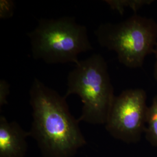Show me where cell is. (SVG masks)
I'll use <instances>...</instances> for the list:
<instances>
[{
	"label": "cell",
	"instance_id": "cell-11",
	"mask_svg": "<svg viewBox=\"0 0 157 157\" xmlns=\"http://www.w3.org/2000/svg\"><path fill=\"white\" fill-rule=\"evenodd\" d=\"M154 54H155V62L154 64V77L157 82V44L155 47Z\"/></svg>",
	"mask_w": 157,
	"mask_h": 157
},
{
	"label": "cell",
	"instance_id": "cell-6",
	"mask_svg": "<svg viewBox=\"0 0 157 157\" xmlns=\"http://www.w3.org/2000/svg\"><path fill=\"white\" fill-rule=\"evenodd\" d=\"M29 136L16 122H9L0 117V157H25L27 152L26 139Z\"/></svg>",
	"mask_w": 157,
	"mask_h": 157
},
{
	"label": "cell",
	"instance_id": "cell-9",
	"mask_svg": "<svg viewBox=\"0 0 157 157\" xmlns=\"http://www.w3.org/2000/svg\"><path fill=\"white\" fill-rule=\"evenodd\" d=\"M15 2L12 0L0 1V19H6L13 17L15 10Z\"/></svg>",
	"mask_w": 157,
	"mask_h": 157
},
{
	"label": "cell",
	"instance_id": "cell-10",
	"mask_svg": "<svg viewBox=\"0 0 157 157\" xmlns=\"http://www.w3.org/2000/svg\"><path fill=\"white\" fill-rule=\"evenodd\" d=\"M9 83L4 79L0 80V108L8 104L7 98L10 94Z\"/></svg>",
	"mask_w": 157,
	"mask_h": 157
},
{
	"label": "cell",
	"instance_id": "cell-3",
	"mask_svg": "<svg viewBox=\"0 0 157 157\" xmlns=\"http://www.w3.org/2000/svg\"><path fill=\"white\" fill-rule=\"evenodd\" d=\"M28 36L33 58L48 64H77L80 54L93 49L86 26L74 17L41 19Z\"/></svg>",
	"mask_w": 157,
	"mask_h": 157
},
{
	"label": "cell",
	"instance_id": "cell-4",
	"mask_svg": "<svg viewBox=\"0 0 157 157\" xmlns=\"http://www.w3.org/2000/svg\"><path fill=\"white\" fill-rule=\"evenodd\" d=\"M101 47L114 51L126 67H142L146 56L157 44V22L137 13L122 22L102 23L94 31Z\"/></svg>",
	"mask_w": 157,
	"mask_h": 157
},
{
	"label": "cell",
	"instance_id": "cell-2",
	"mask_svg": "<svg viewBox=\"0 0 157 157\" xmlns=\"http://www.w3.org/2000/svg\"><path fill=\"white\" fill-rule=\"evenodd\" d=\"M77 94L83 103L78 122L105 124L115 96L107 62L99 54L80 61L68 73L64 97Z\"/></svg>",
	"mask_w": 157,
	"mask_h": 157
},
{
	"label": "cell",
	"instance_id": "cell-5",
	"mask_svg": "<svg viewBox=\"0 0 157 157\" xmlns=\"http://www.w3.org/2000/svg\"><path fill=\"white\" fill-rule=\"evenodd\" d=\"M142 89L123 91L115 96L105 124L107 132L116 139L136 143L145 133L148 106Z\"/></svg>",
	"mask_w": 157,
	"mask_h": 157
},
{
	"label": "cell",
	"instance_id": "cell-8",
	"mask_svg": "<svg viewBox=\"0 0 157 157\" xmlns=\"http://www.w3.org/2000/svg\"><path fill=\"white\" fill-rule=\"evenodd\" d=\"M104 2L109 7L123 15L124 10L127 8L131 9L137 13L141 8L151 4L154 0H105Z\"/></svg>",
	"mask_w": 157,
	"mask_h": 157
},
{
	"label": "cell",
	"instance_id": "cell-1",
	"mask_svg": "<svg viewBox=\"0 0 157 157\" xmlns=\"http://www.w3.org/2000/svg\"><path fill=\"white\" fill-rule=\"evenodd\" d=\"M29 94L33 122L29 133L37 142L43 156L73 157L86 141L67 98L37 78Z\"/></svg>",
	"mask_w": 157,
	"mask_h": 157
},
{
	"label": "cell",
	"instance_id": "cell-7",
	"mask_svg": "<svg viewBox=\"0 0 157 157\" xmlns=\"http://www.w3.org/2000/svg\"><path fill=\"white\" fill-rule=\"evenodd\" d=\"M145 136L151 145L157 147V95L154 97L148 108Z\"/></svg>",
	"mask_w": 157,
	"mask_h": 157
}]
</instances>
